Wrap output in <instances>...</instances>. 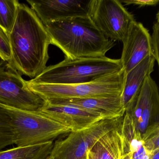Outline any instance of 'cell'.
<instances>
[{
	"label": "cell",
	"mask_w": 159,
	"mask_h": 159,
	"mask_svg": "<svg viewBox=\"0 0 159 159\" xmlns=\"http://www.w3.org/2000/svg\"><path fill=\"white\" fill-rule=\"evenodd\" d=\"M0 103L20 109L40 111L45 100L29 88L20 73L0 59Z\"/></svg>",
	"instance_id": "obj_8"
},
{
	"label": "cell",
	"mask_w": 159,
	"mask_h": 159,
	"mask_svg": "<svg viewBox=\"0 0 159 159\" xmlns=\"http://www.w3.org/2000/svg\"><path fill=\"white\" fill-rule=\"evenodd\" d=\"M51 44L60 49L65 59L101 58L115 46L106 38L89 16L50 22L44 25Z\"/></svg>",
	"instance_id": "obj_2"
},
{
	"label": "cell",
	"mask_w": 159,
	"mask_h": 159,
	"mask_svg": "<svg viewBox=\"0 0 159 159\" xmlns=\"http://www.w3.org/2000/svg\"><path fill=\"white\" fill-rule=\"evenodd\" d=\"M19 3L17 0H0V27L9 35L16 19Z\"/></svg>",
	"instance_id": "obj_18"
},
{
	"label": "cell",
	"mask_w": 159,
	"mask_h": 159,
	"mask_svg": "<svg viewBox=\"0 0 159 159\" xmlns=\"http://www.w3.org/2000/svg\"><path fill=\"white\" fill-rule=\"evenodd\" d=\"M53 145V141H50L33 146L2 150L0 151V159H47L51 155Z\"/></svg>",
	"instance_id": "obj_16"
},
{
	"label": "cell",
	"mask_w": 159,
	"mask_h": 159,
	"mask_svg": "<svg viewBox=\"0 0 159 159\" xmlns=\"http://www.w3.org/2000/svg\"><path fill=\"white\" fill-rule=\"evenodd\" d=\"M159 88L149 75L125 111L129 113L136 128L142 135L149 125L159 122Z\"/></svg>",
	"instance_id": "obj_9"
},
{
	"label": "cell",
	"mask_w": 159,
	"mask_h": 159,
	"mask_svg": "<svg viewBox=\"0 0 159 159\" xmlns=\"http://www.w3.org/2000/svg\"><path fill=\"white\" fill-rule=\"evenodd\" d=\"M40 111L52 120L70 129L71 132L80 131L89 127L105 118L85 110L45 101Z\"/></svg>",
	"instance_id": "obj_12"
},
{
	"label": "cell",
	"mask_w": 159,
	"mask_h": 159,
	"mask_svg": "<svg viewBox=\"0 0 159 159\" xmlns=\"http://www.w3.org/2000/svg\"><path fill=\"white\" fill-rule=\"evenodd\" d=\"M123 69L120 59L107 57L81 58L62 62L46 67L29 82L43 84H76L97 80Z\"/></svg>",
	"instance_id": "obj_3"
},
{
	"label": "cell",
	"mask_w": 159,
	"mask_h": 159,
	"mask_svg": "<svg viewBox=\"0 0 159 159\" xmlns=\"http://www.w3.org/2000/svg\"><path fill=\"white\" fill-rule=\"evenodd\" d=\"M121 131L126 144V153L135 152L144 145L142 134L136 129L133 119L126 111L123 117Z\"/></svg>",
	"instance_id": "obj_17"
},
{
	"label": "cell",
	"mask_w": 159,
	"mask_h": 159,
	"mask_svg": "<svg viewBox=\"0 0 159 159\" xmlns=\"http://www.w3.org/2000/svg\"><path fill=\"white\" fill-rule=\"evenodd\" d=\"M152 34L151 36V45L152 56L155 58V62L158 65L159 64V12L156 14L155 21L152 25Z\"/></svg>",
	"instance_id": "obj_22"
},
{
	"label": "cell",
	"mask_w": 159,
	"mask_h": 159,
	"mask_svg": "<svg viewBox=\"0 0 159 159\" xmlns=\"http://www.w3.org/2000/svg\"><path fill=\"white\" fill-rule=\"evenodd\" d=\"M155 151L149 150L143 145L135 152L129 153L131 159H152Z\"/></svg>",
	"instance_id": "obj_23"
},
{
	"label": "cell",
	"mask_w": 159,
	"mask_h": 159,
	"mask_svg": "<svg viewBox=\"0 0 159 159\" xmlns=\"http://www.w3.org/2000/svg\"><path fill=\"white\" fill-rule=\"evenodd\" d=\"M0 59L10 64L12 59L11 49L9 35L0 27Z\"/></svg>",
	"instance_id": "obj_21"
},
{
	"label": "cell",
	"mask_w": 159,
	"mask_h": 159,
	"mask_svg": "<svg viewBox=\"0 0 159 159\" xmlns=\"http://www.w3.org/2000/svg\"><path fill=\"white\" fill-rule=\"evenodd\" d=\"M122 42L123 46L120 60L125 73L148 56H152L150 34L141 23H133Z\"/></svg>",
	"instance_id": "obj_11"
},
{
	"label": "cell",
	"mask_w": 159,
	"mask_h": 159,
	"mask_svg": "<svg viewBox=\"0 0 159 159\" xmlns=\"http://www.w3.org/2000/svg\"><path fill=\"white\" fill-rule=\"evenodd\" d=\"M120 159H131L130 154L129 153H127L124 154L121 157Z\"/></svg>",
	"instance_id": "obj_26"
},
{
	"label": "cell",
	"mask_w": 159,
	"mask_h": 159,
	"mask_svg": "<svg viewBox=\"0 0 159 159\" xmlns=\"http://www.w3.org/2000/svg\"><path fill=\"white\" fill-rule=\"evenodd\" d=\"M2 109L11 120L17 147H27L53 141L69 134L68 127L49 118L40 111H28L0 103Z\"/></svg>",
	"instance_id": "obj_4"
},
{
	"label": "cell",
	"mask_w": 159,
	"mask_h": 159,
	"mask_svg": "<svg viewBox=\"0 0 159 159\" xmlns=\"http://www.w3.org/2000/svg\"><path fill=\"white\" fill-rule=\"evenodd\" d=\"M144 146L152 151L159 149V124L155 122L148 126L142 135Z\"/></svg>",
	"instance_id": "obj_20"
},
{
	"label": "cell",
	"mask_w": 159,
	"mask_h": 159,
	"mask_svg": "<svg viewBox=\"0 0 159 159\" xmlns=\"http://www.w3.org/2000/svg\"><path fill=\"white\" fill-rule=\"evenodd\" d=\"M44 25L69 18L89 16L92 0H27Z\"/></svg>",
	"instance_id": "obj_10"
},
{
	"label": "cell",
	"mask_w": 159,
	"mask_h": 159,
	"mask_svg": "<svg viewBox=\"0 0 159 159\" xmlns=\"http://www.w3.org/2000/svg\"><path fill=\"white\" fill-rule=\"evenodd\" d=\"M126 153L121 127L105 134L86 152V159H120Z\"/></svg>",
	"instance_id": "obj_14"
},
{
	"label": "cell",
	"mask_w": 159,
	"mask_h": 159,
	"mask_svg": "<svg viewBox=\"0 0 159 159\" xmlns=\"http://www.w3.org/2000/svg\"><path fill=\"white\" fill-rule=\"evenodd\" d=\"M12 52L10 64L22 75L32 79L46 68L51 39L36 13L19 3L17 16L9 34Z\"/></svg>",
	"instance_id": "obj_1"
},
{
	"label": "cell",
	"mask_w": 159,
	"mask_h": 159,
	"mask_svg": "<svg viewBox=\"0 0 159 159\" xmlns=\"http://www.w3.org/2000/svg\"><path fill=\"white\" fill-rule=\"evenodd\" d=\"M52 159V158H51V157H50H50H49V158H48V159Z\"/></svg>",
	"instance_id": "obj_27"
},
{
	"label": "cell",
	"mask_w": 159,
	"mask_h": 159,
	"mask_svg": "<svg viewBox=\"0 0 159 159\" xmlns=\"http://www.w3.org/2000/svg\"><path fill=\"white\" fill-rule=\"evenodd\" d=\"M45 101L80 108L99 114L105 118L121 117L125 111L122 104L121 96L98 98L53 99Z\"/></svg>",
	"instance_id": "obj_13"
},
{
	"label": "cell",
	"mask_w": 159,
	"mask_h": 159,
	"mask_svg": "<svg viewBox=\"0 0 159 159\" xmlns=\"http://www.w3.org/2000/svg\"><path fill=\"white\" fill-rule=\"evenodd\" d=\"M152 159H159V149L154 152Z\"/></svg>",
	"instance_id": "obj_25"
},
{
	"label": "cell",
	"mask_w": 159,
	"mask_h": 159,
	"mask_svg": "<svg viewBox=\"0 0 159 159\" xmlns=\"http://www.w3.org/2000/svg\"><path fill=\"white\" fill-rule=\"evenodd\" d=\"M14 144V134L10 118L0 108V151Z\"/></svg>",
	"instance_id": "obj_19"
},
{
	"label": "cell",
	"mask_w": 159,
	"mask_h": 159,
	"mask_svg": "<svg viewBox=\"0 0 159 159\" xmlns=\"http://www.w3.org/2000/svg\"><path fill=\"white\" fill-rule=\"evenodd\" d=\"M155 62L152 56H148L129 72L125 73L124 85L121 95L122 104L125 111L143 85L146 77L153 72Z\"/></svg>",
	"instance_id": "obj_15"
},
{
	"label": "cell",
	"mask_w": 159,
	"mask_h": 159,
	"mask_svg": "<svg viewBox=\"0 0 159 159\" xmlns=\"http://www.w3.org/2000/svg\"><path fill=\"white\" fill-rule=\"evenodd\" d=\"M89 17L108 39L122 42L134 17L118 0H92Z\"/></svg>",
	"instance_id": "obj_7"
},
{
	"label": "cell",
	"mask_w": 159,
	"mask_h": 159,
	"mask_svg": "<svg viewBox=\"0 0 159 159\" xmlns=\"http://www.w3.org/2000/svg\"><path fill=\"white\" fill-rule=\"evenodd\" d=\"M125 72H119L87 83L76 84L30 83L28 87L45 101L75 98H98L121 96L124 85Z\"/></svg>",
	"instance_id": "obj_5"
},
{
	"label": "cell",
	"mask_w": 159,
	"mask_h": 159,
	"mask_svg": "<svg viewBox=\"0 0 159 159\" xmlns=\"http://www.w3.org/2000/svg\"><path fill=\"white\" fill-rule=\"evenodd\" d=\"M123 116L102 119L85 129L70 132L54 143L50 157L52 159H86V152L99 139L121 127Z\"/></svg>",
	"instance_id": "obj_6"
},
{
	"label": "cell",
	"mask_w": 159,
	"mask_h": 159,
	"mask_svg": "<svg viewBox=\"0 0 159 159\" xmlns=\"http://www.w3.org/2000/svg\"><path fill=\"white\" fill-rule=\"evenodd\" d=\"M121 3L126 5H137L139 7L145 6H153L158 5L159 0H127V1H120Z\"/></svg>",
	"instance_id": "obj_24"
}]
</instances>
